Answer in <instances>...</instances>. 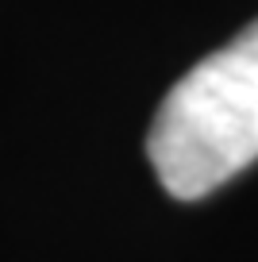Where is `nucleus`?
<instances>
[{
	"label": "nucleus",
	"mask_w": 258,
	"mask_h": 262,
	"mask_svg": "<svg viewBox=\"0 0 258 262\" xmlns=\"http://www.w3.org/2000/svg\"><path fill=\"white\" fill-rule=\"evenodd\" d=\"M146 155L178 201L208 196L258 158V19L166 93Z\"/></svg>",
	"instance_id": "obj_1"
}]
</instances>
